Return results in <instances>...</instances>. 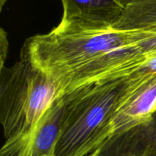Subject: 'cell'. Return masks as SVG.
<instances>
[{"mask_svg":"<svg viewBox=\"0 0 156 156\" xmlns=\"http://www.w3.org/2000/svg\"><path fill=\"white\" fill-rule=\"evenodd\" d=\"M143 40L141 30L62 19L49 33L28 38L21 57L51 78L62 96L138 71L147 59Z\"/></svg>","mask_w":156,"mask_h":156,"instance_id":"obj_1","label":"cell"},{"mask_svg":"<svg viewBox=\"0 0 156 156\" xmlns=\"http://www.w3.org/2000/svg\"><path fill=\"white\" fill-rule=\"evenodd\" d=\"M152 75L139 69L126 77L96 82L61 96L63 117L56 156H89L114 136L120 110Z\"/></svg>","mask_w":156,"mask_h":156,"instance_id":"obj_2","label":"cell"},{"mask_svg":"<svg viewBox=\"0 0 156 156\" xmlns=\"http://www.w3.org/2000/svg\"><path fill=\"white\" fill-rule=\"evenodd\" d=\"M61 96L54 81L25 58L2 68L0 120L5 140L34 127Z\"/></svg>","mask_w":156,"mask_h":156,"instance_id":"obj_3","label":"cell"},{"mask_svg":"<svg viewBox=\"0 0 156 156\" xmlns=\"http://www.w3.org/2000/svg\"><path fill=\"white\" fill-rule=\"evenodd\" d=\"M62 98L56 99L34 127L5 140L0 156H56L55 149L63 117Z\"/></svg>","mask_w":156,"mask_h":156,"instance_id":"obj_4","label":"cell"},{"mask_svg":"<svg viewBox=\"0 0 156 156\" xmlns=\"http://www.w3.org/2000/svg\"><path fill=\"white\" fill-rule=\"evenodd\" d=\"M92 156H156V130L152 119L114 135Z\"/></svg>","mask_w":156,"mask_h":156,"instance_id":"obj_5","label":"cell"},{"mask_svg":"<svg viewBox=\"0 0 156 156\" xmlns=\"http://www.w3.org/2000/svg\"><path fill=\"white\" fill-rule=\"evenodd\" d=\"M156 105V74L148 78L120 110L114 123V135L152 119Z\"/></svg>","mask_w":156,"mask_h":156,"instance_id":"obj_6","label":"cell"},{"mask_svg":"<svg viewBox=\"0 0 156 156\" xmlns=\"http://www.w3.org/2000/svg\"><path fill=\"white\" fill-rule=\"evenodd\" d=\"M62 20H76L114 26L126 9L128 0H61Z\"/></svg>","mask_w":156,"mask_h":156,"instance_id":"obj_7","label":"cell"},{"mask_svg":"<svg viewBox=\"0 0 156 156\" xmlns=\"http://www.w3.org/2000/svg\"><path fill=\"white\" fill-rule=\"evenodd\" d=\"M114 27L123 30L156 32V0H128Z\"/></svg>","mask_w":156,"mask_h":156,"instance_id":"obj_8","label":"cell"},{"mask_svg":"<svg viewBox=\"0 0 156 156\" xmlns=\"http://www.w3.org/2000/svg\"><path fill=\"white\" fill-rule=\"evenodd\" d=\"M141 30L143 34V40L141 42V46L145 53L147 56L152 53H156V32Z\"/></svg>","mask_w":156,"mask_h":156,"instance_id":"obj_9","label":"cell"},{"mask_svg":"<svg viewBox=\"0 0 156 156\" xmlns=\"http://www.w3.org/2000/svg\"><path fill=\"white\" fill-rule=\"evenodd\" d=\"M8 47H9V42H8L7 34L2 28L0 33V62H1L0 69L5 66V62L7 57Z\"/></svg>","mask_w":156,"mask_h":156,"instance_id":"obj_10","label":"cell"},{"mask_svg":"<svg viewBox=\"0 0 156 156\" xmlns=\"http://www.w3.org/2000/svg\"><path fill=\"white\" fill-rule=\"evenodd\" d=\"M140 70L148 75L156 74V53L149 55Z\"/></svg>","mask_w":156,"mask_h":156,"instance_id":"obj_11","label":"cell"},{"mask_svg":"<svg viewBox=\"0 0 156 156\" xmlns=\"http://www.w3.org/2000/svg\"><path fill=\"white\" fill-rule=\"evenodd\" d=\"M152 123L153 124L154 127H155V130H156V112L153 113L152 115Z\"/></svg>","mask_w":156,"mask_h":156,"instance_id":"obj_12","label":"cell"},{"mask_svg":"<svg viewBox=\"0 0 156 156\" xmlns=\"http://www.w3.org/2000/svg\"><path fill=\"white\" fill-rule=\"evenodd\" d=\"M8 0H0V10H2L3 7H4L5 4L7 2Z\"/></svg>","mask_w":156,"mask_h":156,"instance_id":"obj_13","label":"cell"},{"mask_svg":"<svg viewBox=\"0 0 156 156\" xmlns=\"http://www.w3.org/2000/svg\"><path fill=\"white\" fill-rule=\"evenodd\" d=\"M155 112H156V105H155ZM154 112V113H155Z\"/></svg>","mask_w":156,"mask_h":156,"instance_id":"obj_14","label":"cell"},{"mask_svg":"<svg viewBox=\"0 0 156 156\" xmlns=\"http://www.w3.org/2000/svg\"><path fill=\"white\" fill-rule=\"evenodd\" d=\"M89 156H92V155H89Z\"/></svg>","mask_w":156,"mask_h":156,"instance_id":"obj_15","label":"cell"}]
</instances>
